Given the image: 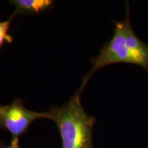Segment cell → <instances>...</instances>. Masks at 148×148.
<instances>
[{"mask_svg": "<svg viewBox=\"0 0 148 148\" xmlns=\"http://www.w3.org/2000/svg\"><path fill=\"white\" fill-rule=\"evenodd\" d=\"M0 148H21V147L18 143V138H12L10 143L8 145L1 142L0 143Z\"/></svg>", "mask_w": 148, "mask_h": 148, "instance_id": "8992f818", "label": "cell"}, {"mask_svg": "<svg viewBox=\"0 0 148 148\" xmlns=\"http://www.w3.org/2000/svg\"><path fill=\"white\" fill-rule=\"evenodd\" d=\"M38 119H49V115L47 112L28 110L20 99H16L8 106H0V129L8 131L12 138L25 134L30 125Z\"/></svg>", "mask_w": 148, "mask_h": 148, "instance_id": "3957f363", "label": "cell"}, {"mask_svg": "<svg viewBox=\"0 0 148 148\" xmlns=\"http://www.w3.org/2000/svg\"><path fill=\"white\" fill-rule=\"evenodd\" d=\"M92 67L83 79L78 91L82 92L92 75L107 65L127 63L141 66L148 73V44L135 34L131 24L130 6L126 1V16L123 21H114V34L101 47L97 56L91 58Z\"/></svg>", "mask_w": 148, "mask_h": 148, "instance_id": "6da1fadb", "label": "cell"}, {"mask_svg": "<svg viewBox=\"0 0 148 148\" xmlns=\"http://www.w3.org/2000/svg\"><path fill=\"white\" fill-rule=\"evenodd\" d=\"M80 94L77 91L66 104L52 107L47 112L60 131L62 148H93L92 128L96 119L83 108Z\"/></svg>", "mask_w": 148, "mask_h": 148, "instance_id": "7a4b0ae2", "label": "cell"}, {"mask_svg": "<svg viewBox=\"0 0 148 148\" xmlns=\"http://www.w3.org/2000/svg\"><path fill=\"white\" fill-rule=\"evenodd\" d=\"M14 16V14H12L11 17L6 21H0V47H1V46L5 42H11L13 40L12 36L9 34V31H10L11 22Z\"/></svg>", "mask_w": 148, "mask_h": 148, "instance_id": "5b68a950", "label": "cell"}, {"mask_svg": "<svg viewBox=\"0 0 148 148\" xmlns=\"http://www.w3.org/2000/svg\"><path fill=\"white\" fill-rule=\"evenodd\" d=\"M15 7L13 14H35L51 8L53 1L51 0H14L10 1Z\"/></svg>", "mask_w": 148, "mask_h": 148, "instance_id": "277c9868", "label": "cell"}]
</instances>
